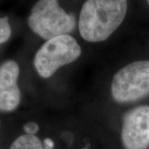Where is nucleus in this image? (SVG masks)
Segmentation results:
<instances>
[{
	"label": "nucleus",
	"mask_w": 149,
	"mask_h": 149,
	"mask_svg": "<svg viewBox=\"0 0 149 149\" xmlns=\"http://www.w3.org/2000/svg\"><path fill=\"white\" fill-rule=\"evenodd\" d=\"M9 149H45L43 143L36 135L23 134L11 144Z\"/></svg>",
	"instance_id": "nucleus-7"
},
{
	"label": "nucleus",
	"mask_w": 149,
	"mask_h": 149,
	"mask_svg": "<svg viewBox=\"0 0 149 149\" xmlns=\"http://www.w3.org/2000/svg\"><path fill=\"white\" fill-rule=\"evenodd\" d=\"M81 54V48L74 37L62 35L52 38L42 46L34 57L37 73L49 78L61 66L74 61Z\"/></svg>",
	"instance_id": "nucleus-3"
},
{
	"label": "nucleus",
	"mask_w": 149,
	"mask_h": 149,
	"mask_svg": "<svg viewBox=\"0 0 149 149\" xmlns=\"http://www.w3.org/2000/svg\"><path fill=\"white\" fill-rule=\"evenodd\" d=\"M111 93L119 103L135 101L149 95V61H134L118 70L112 81Z\"/></svg>",
	"instance_id": "nucleus-4"
},
{
	"label": "nucleus",
	"mask_w": 149,
	"mask_h": 149,
	"mask_svg": "<svg viewBox=\"0 0 149 149\" xmlns=\"http://www.w3.org/2000/svg\"><path fill=\"white\" fill-rule=\"evenodd\" d=\"M83 149H89V148H83Z\"/></svg>",
	"instance_id": "nucleus-12"
},
{
	"label": "nucleus",
	"mask_w": 149,
	"mask_h": 149,
	"mask_svg": "<svg viewBox=\"0 0 149 149\" xmlns=\"http://www.w3.org/2000/svg\"><path fill=\"white\" fill-rule=\"evenodd\" d=\"M147 3H148V4L149 5V0H147Z\"/></svg>",
	"instance_id": "nucleus-11"
},
{
	"label": "nucleus",
	"mask_w": 149,
	"mask_h": 149,
	"mask_svg": "<svg viewBox=\"0 0 149 149\" xmlns=\"http://www.w3.org/2000/svg\"><path fill=\"white\" fill-rule=\"evenodd\" d=\"M127 9L128 0H86L79 20L81 37L90 42L106 40L120 26Z\"/></svg>",
	"instance_id": "nucleus-1"
},
{
	"label": "nucleus",
	"mask_w": 149,
	"mask_h": 149,
	"mask_svg": "<svg viewBox=\"0 0 149 149\" xmlns=\"http://www.w3.org/2000/svg\"><path fill=\"white\" fill-rule=\"evenodd\" d=\"M23 130L26 133V134H30V135H35L39 130V125L36 122H27L24 124L23 126Z\"/></svg>",
	"instance_id": "nucleus-9"
},
{
	"label": "nucleus",
	"mask_w": 149,
	"mask_h": 149,
	"mask_svg": "<svg viewBox=\"0 0 149 149\" xmlns=\"http://www.w3.org/2000/svg\"><path fill=\"white\" fill-rule=\"evenodd\" d=\"M27 22L32 32L47 41L69 35L75 27V17L59 6L58 0H38Z\"/></svg>",
	"instance_id": "nucleus-2"
},
{
	"label": "nucleus",
	"mask_w": 149,
	"mask_h": 149,
	"mask_svg": "<svg viewBox=\"0 0 149 149\" xmlns=\"http://www.w3.org/2000/svg\"><path fill=\"white\" fill-rule=\"evenodd\" d=\"M19 73V65L13 60L0 65V111H13L20 104L21 92L17 85Z\"/></svg>",
	"instance_id": "nucleus-6"
},
{
	"label": "nucleus",
	"mask_w": 149,
	"mask_h": 149,
	"mask_svg": "<svg viewBox=\"0 0 149 149\" xmlns=\"http://www.w3.org/2000/svg\"><path fill=\"white\" fill-rule=\"evenodd\" d=\"M11 33L12 30L8 17H0V45L10 38Z\"/></svg>",
	"instance_id": "nucleus-8"
},
{
	"label": "nucleus",
	"mask_w": 149,
	"mask_h": 149,
	"mask_svg": "<svg viewBox=\"0 0 149 149\" xmlns=\"http://www.w3.org/2000/svg\"><path fill=\"white\" fill-rule=\"evenodd\" d=\"M121 137L125 149H148L149 146V106L137 107L125 114Z\"/></svg>",
	"instance_id": "nucleus-5"
},
{
	"label": "nucleus",
	"mask_w": 149,
	"mask_h": 149,
	"mask_svg": "<svg viewBox=\"0 0 149 149\" xmlns=\"http://www.w3.org/2000/svg\"><path fill=\"white\" fill-rule=\"evenodd\" d=\"M43 146L45 149H53L55 144L51 139H45L43 141Z\"/></svg>",
	"instance_id": "nucleus-10"
}]
</instances>
